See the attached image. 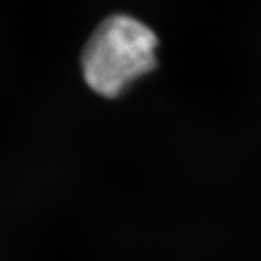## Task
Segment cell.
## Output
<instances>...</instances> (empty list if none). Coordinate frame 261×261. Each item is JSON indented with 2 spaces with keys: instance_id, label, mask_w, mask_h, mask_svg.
<instances>
[{
  "instance_id": "obj_1",
  "label": "cell",
  "mask_w": 261,
  "mask_h": 261,
  "mask_svg": "<svg viewBox=\"0 0 261 261\" xmlns=\"http://www.w3.org/2000/svg\"><path fill=\"white\" fill-rule=\"evenodd\" d=\"M159 39L142 22L115 15L96 28L82 57L86 83L96 93L115 97L155 64Z\"/></svg>"
}]
</instances>
